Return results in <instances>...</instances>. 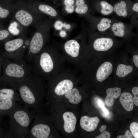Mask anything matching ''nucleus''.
I'll list each match as a JSON object with an SVG mask.
<instances>
[{"label": "nucleus", "mask_w": 138, "mask_h": 138, "mask_svg": "<svg viewBox=\"0 0 138 138\" xmlns=\"http://www.w3.org/2000/svg\"><path fill=\"white\" fill-rule=\"evenodd\" d=\"M63 54L52 45L46 46L33 59V71L41 77L50 78L63 70Z\"/></svg>", "instance_id": "f257e3e1"}, {"label": "nucleus", "mask_w": 138, "mask_h": 138, "mask_svg": "<svg viewBox=\"0 0 138 138\" xmlns=\"http://www.w3.org/2000/svg\"><path fill=\"white\" fill-rule=\"evenodd\" d=\"M42 78L33 71L23 80L12 86L16 89L24 105L34 110L38 108L44 91Z\"/></svg>", "instance_id": "f03ea898"}, {"label": "nucleus", "mask_w": 138, "mask_h": 138, "mask_svg": "<svg viewBox=\"0 0 138 138\" xmlns=\"http://www.w3.org/2000/svg\"><path fill=\"white\" fill-rule=\"evenodd\" d=\"M2 69L1 83L10 86L23 80L33 70L32 66L24 59L14 61L3 57Z\"/></svg>", "instance_id": "7ed1b4c3"}, {"label": "nucleus", "mask_w": 138, "mask_h": 138, "mask_svg": "<svg viewBox=\"0 0 138 138\" xmlns=\"http://www.w3.org/2000/svg\"><path fill=\"white\" fill-rule=\"evenodd\" d=\"M53 21L50 18H44L33 26L36 31L31 38L27 50L26 59L27 62L31 63L34 57L46 46Z\"/></svg>", "instance_id": "20e7f679"}, {"label": "nucleus", "mask_w": 138, "mask_h": 138, "mask_svg": "<svg viewBox=\"0 0 138 138\" xmlns=\"http://www.w3.org/2000/svg\"><path fill=\"white\" fill-rule=\"evenodd\" d=\"M30 108L20 105L9 114L11 133L17 138L26 137L35 115Z\"/></svg>", "instance_id": "39448f33"}, {"label": "nucleus", "mask_w": 138, "mask_h": 138, "mask_svg": "<svg viewBox=\"0 0 138 138\" xmlns=\"http://www.w3.org/2000/svg\"><path fill=\"white\" fill-rule=\"evenodd\" d=\"M31 38L28 37L25 32L16 38L6 41L4 51L1 53L3 57L14 61L24 59Z\"/></svg>", "instance_id": "423d86ee"}, {"label": "nucleus", "mask_w": 138, "mask_h": 138, "mask_svg": "<svg viewBox=\"0 0 138 138\" xmlns=\"http://www.w3.org/2000/svg\"><path fill=\"white\" fill-rule=\"evenodd\" d=\"M44 15L30 6H15L11 18L21 27L26 29L44 18Z\"/></svg>", "instance_id": "0eeeda50"}, {"label": "nucleus", "mask_w": 138, "mask_h": 138, "mask_svg": "<svg viewBox=\"0 0 138 138\" xmlns=\"http://www.w3.org/2000/svg\"><path fill=\"white\" fill-rule=\"evenodd\" d=\"M22 102L16 88L12 86L0 88V111L8 114Z\"/></svg>", "instance_id": "6e6552de"}, {"label": "nucleus", "mask_w": 138, "mask_h": 138, "mask_svg": "<svg viewBox=\"0 0 138 138\" xmlns=\"http://www.w3.org/2000/svg\"><path fill=\"white\" fill-rule=\"evenodd\" d=\"M50 128L48 125L39 122L35 119L26 138H48L50 137Z\"/></svg>", "instance_id": "1a4fd4ad"}, {"label": "nucleus", "mask_w": 138, "mask_h": 138, "mask_svg": "<svg viewBox=\"0 0 138 138\" xmlns=\"http://www.w3.org/2000/svg\"><path fill=\"white\" fill-rule=\"evenodd\" d=\"M99 122L100 120L97 117H91L84 116L81 117L80 124L84 130L88 132H91L96 129Z\"/></svg>", "instance_id": "9d476101"}, {"label": "nucleus", "mask_w": 138, "mask_h": 138, "mask_svg": "<svg viewBox=\"0 0 138 138\" xmlns=\"http://www.w3.org/2000/svg\"><path fill=\"white\" fill-rule=\"evenodd\" d=\"M64 121V129L67 133H71L75 130L77 122V119L72 112H66L63 114Z\"/></svg>", "instance_id": "9b49d317"}, {"label": "nucleus", "mask_w": 138, "mask_h": 138, "mask_svg": "<svg viewBox=\"0 0 138 138\" xmlns=\"http://www.w3.org/2000/svg\"><path fill=\"white\" fill-rule=\"evenodd\" d=\"M37 12L50 17L59 19V16L58 12L53 7L47 4H41L37 6H30Z\"/></svg>", "instance_id": "f8f14e48"}, {"label": "nucleus", "mask_w": 138, "mask_h": 138, "mask_svg": "<svg viewBox=\"0 0 138 138\" xmlns=\"http://www.w3.org/2000/svg\"><path fill=\"white\" fill-rule=\"evenodd\" d=\"M113 70L112 64L106 62L101 64L97 70L96 77L99 82H102L106 79L111 74Z\"/></svg>", "instance_id": "ddd939ff"}, {"label": "nucleus", "mask_w": 138, "mask_h": 138, "mask_svg": "<svg viewBox=\"0 0 138 138\" xmlns=\"http://www.w3.org/2000/svg\"><path fill=\"white\" fill-rule=\"evenodd\" d=\"M73 83L71 80L66 78L60 82L54 89L55 93L59 96H62L73 88Z\"/></svg>", "instance_id": "4468645a"}, {"label": "nucleus", "mask_w": 138, "mask_h": 138, "mask_svg": "<svg viewBox=\"0 0 138 138\" xmlns=\"http://www.w3.org/2000/svg\"><path fill=\"white\" fill-rule=\"evenodd\" d=\"M113 42L111 38H101L96 39L94 41L93 47L97 51H105L110 49L112 46Z\"/></svg>", "instance_id": "2eb2a0df"}, {"label": "nucleus", "mask_w": 138, "mask_h": 138, "mask_svg": "<svg viewBox=\"0 0 138 138\" xmlns=\"http://www.w3.org/2000/svg\"><path fill=\"white\" fill-rule=\"evenodd\" d=\"M121 89L119 87L109 88L106 90L107 95L105 99V102L108 106L111 107L114 103V99L117 98L120 95Z\"/></svg>", "instance_id": "dca6fc26"}, {"label": "nucleus", "mask_w": 138, "mask_h": 138, "mask_svg": "<svg viewBox=\"0 0 138 138\" xmlns=\"http://www.w3.org/2000/svg\"><path fill=\"white\" fill-rule=\"evenodd\" d=\"M121 103L127 111H132L134 107V102L132 95L130 93L124 92L121 95L120 98Z\"/></svg>", "instance_id": "f3484780"}, {"label": "nucleus", "mask_w": 138, "mask_h": 138, "mask_svg": "<svg viewBox=\"0 0 138 138\" xmlns=\"http://www.w3.org/2000/svg\"><path fill=\"white\" fill-rule=\"evenodd\" d=\"M65 96L68 100L72 104L79 103L82 98L78 90L76 88H73L65 94Z\"/></svg>", "instance_id": "a211bd4d"}, {"label": "nucleus", "mask_w": 138, "mask_h": 138, "mask_svg": "<svg viewBox=\"0 0 138 138\" xmlns=\"http://www.w3.org/2000/svg\"><path fill=\"white\" fill-rule=\"evenodd\" d=\"M113 11L118 15L125 17L128 15L125 2L121 1L116 4L113 7Z\"/></svg>", "instance_id": "6ab92c4d"}, {"label": "nucleus", "mask_w": 138, "mask_h": 138, "mask_svg": "<svg viewBox=\"0 0 138 138\" xmlns=\"http://www.w3.org/2000/svg\"><path fill=\"white\" fill-rule=\"evenodd\" d=\"M133 70L131 65H126L122 64H119L117 68L116 73L117 75L121 77H123L131 73Z\"/></svg>", "instance_id": "aec40b11"}, {"label": "nucleus", "mask_w": 138, "mask_h": 138, "mask_svg": "<svg viewBox=\"0 0 138 138\" xmlns=\"http://www.w3.org/2000/svg\"><path fill=\"white\" fill-rule=\"evenodd\" d=\"M111 29L114 34L116 36L122 37L125 34V26L123 23H115L111 27Z\"/></svg>", "instance_id": "412c9836"}, {"label": "nucleus", "mask_w": 138, "mask_h": 138, "mask_svg": "<svg viewBox=\"0 0 138 138\" xmlns=\"http://www.w3.org/2000/svg\"><path fill=\"white\" fill-rule=\"evenodd\" d=\"M75 4L76 7L74 10L77 14H84L87 13L88 7L84 0H76Z\"/></svg>", "instance_id": "4be33fe9"}, {"label": "nucleus", "mask_w": 138, "mask_h": 138, "mask_svg": "<svg viewBox=\"0 0 138 138\" xmlns=\"http://www.w3.org/2000/svg\"><path fill=\"white\" fill-rule=\"evenodd\" d=\"M100 4L101 7V12L102 15H108L113 11V7L107 2L102 1L100 2Z\"/></svg>", "instance_id": "5701e85b"}, {"label": "nucleus", "mask_w": 138, "mask_h": 138, "mask_svg": "<svg viewBox=\"0 0 138 138\" xmlns=\"http://www.w3.org/2000/svg\"><path fill=\"white\" fill-rule=\"evenodd\" d=\"M111 20L106 18H102L99 23L97 25V27L98 30L103 32L108 29L111 26Z\"/></svg>", "instance_id": "b1692460"}, {"label": "nucleus", "mask_w": 138, "mask_h": 138, "mask_svg": "<svg viewBox=\"0 0 138 138\" xmlns=\"http://www.w3.org/2000/svg\"><path fill=\"white\" fill-rule=\"evenodd\" d=\"M15 7L4 8L0 6V18L5 19L10 17L11 18Z\"/></svg>", "instance_id": "393cba45"}, {"label": "nucleus", "mask_w": 138, "mask_h": 138, "mask_svg": "<svg viewBox=\"0 0 138 138\" xmlns=\"http://www.w3.org/2000/svg\"><path fill=\"white\" fill-rule=\"evenodd\" d=\"M13 36V34L8 29L0 30V41H6L12 39Z\"/></svg>", "instance_id": "a878e982"}, {"label": "nucleus", "mask_w": 138, "mask_h": 138, "mask_svg": "<svg viewBox=\"0 0 138 138\" xmlns=\"http://www.w3.org/2000/svg\"><path fill=\"white\" fill-rule=\"evenodd\" d=\"M64 3L65 11L68 14L73 13L75 9L73 5L75 3L74 0H64Z\"/></svg>", "instance_id": "bb28decb"}, {"label": "nucleus", "mask_w": 138, "mask_h": 138, "mask_svg": "<svg viewBox=\"0 0 138 138\" xmlns=\"http://www.w3.org/2000/svg\"><path fill=\"white\" fill-rule=\"evenodd\" d=\"M107 127L105 125H103L101 126L99 129L101 134L95 137V138H110L111 136L109 132L106 130Z\"/></svg>", "instance_id": "cd10ccee"}, {"label": "nucleus", "mask_w": 138, "mask_h": 138, "mask_svg": "<svg viewBox=\"0 0 138 138\" xmlns=\"http://www.w3.org/2000/svg\"><path fill=\"white\" fill-rule=\"evenodd\" d=\"M133 136L135 138H138V123L136 122L132 123L130 126Z\"/></svg>", "instance_id": "c85d7f7f"}, {"label": "nucleus", "mask_w": 138, "mask_h": 138, "mask_svg": "<svg viewBox=\"0 0 138 138\" xmlns=\"http://www.w3.org/2000/svg\"><path fill=\"white\" fill-rule=\"evenodd\" d=\"M132 92L134 95L133 101L134 104L138 106V88L137 87H134L132 89Z\"/></svg>", "instance_id": "c756f323"}, {"label": "nucleus", "mask_w": 138, "mask_h": 138, "mask_svg": "<svg viewBox=\"0 0 138 138\" xmlns=\"http://www.w3.org/2000/svg\"><path fill=\"white\" fill-rule=\"evenodd\" d=\"M133 136L130 131L127 130L125 132V134L123 135H120L118 136L117 138H133Z\"/></svg>", "instance_id": "7c9ffc66"}, {"label": "nucleus", "mask_w": 138, "mask_h": 138, "mask_svg": "<svg viewBox=\"0 0 138 138\" xmlns=\"http://www.w3.org/2000/svg\"><path fill=\"white\" fill-rule=\"evenodd\" d=\"M63 24L62 22L60 20H57L55 23L54 27L57 30H61Z\"/></svg>", "instance_id": "2f4dec72"}, {"label": "nucleus", "mask_w": 138, "mask_h": 138, "mask_svg": "<svg viewBox=\"0 0 138 138\" xmlns=\"http://www.w3.org/2000/svg\"><path fill=\"white\" fill-rule=\"evenodd\" d=\"M3 57L1 53L0 52V84L1 82V73L2 68V64L3 62Z\"/></svg>", "instance_id": "473e14b6"}, {"label": "nucleus", "mask_w": 138, "mask_h": 138, "mask_svg": "<svg viewBox=\"0 0 138 138\" xmlns=\"http://www.w3.org/2000/svg\"><path fill=\"white\" fill-rule=\"evenodd\" d=\"M133 61L135 66L138 67V55H134L133 57Z\"/></svg>", "instance_id": "72a5a7b5"}, {"label": "nucleus", "mask_w": 138, "mask_h": 138, "mask_svg": "<svg viewBox=\"0 0 138 138\" xmlns=\"http://www.w3.org/2000/svg\"><path fill=\"white\" fill-rule=\"evenodd\" d=\"M59 35L61 37L64 38L66 35V33L65 31L62 30L59 33Z\"/></svg>", "instance_id": "f704fd0d"}, {"label": "nucleus", "mask_w": 138, "mask_h": 138, "mask_svg": "<svg viewBox=\"0 0 138 138\" xmlns=\"http://www.w3.org/2000/svg\"><path fill=\"white\" fill-rule=\"evenodd\" d=\"M133 10L135 12H138V3H135L132 7Z\"/></svg>", "instance_id": "c9c22d12"}, {"label": "nucleus", "mask_w": 138, "mask_h": 138, "mask_svg": "<svg viewBox=\"0 0 138 138\" xmlns=\"http://www.w3.org/2000/svg\"><path fill=\"white\" fill-rule=\"evenodd\" d=\"M97 103L98 104V106L101 108L103 107L104 106V105L103 102L101 100H98L97 101Z\"/></svg>", "instance_id": "e433bc0d"}]
</instances>
